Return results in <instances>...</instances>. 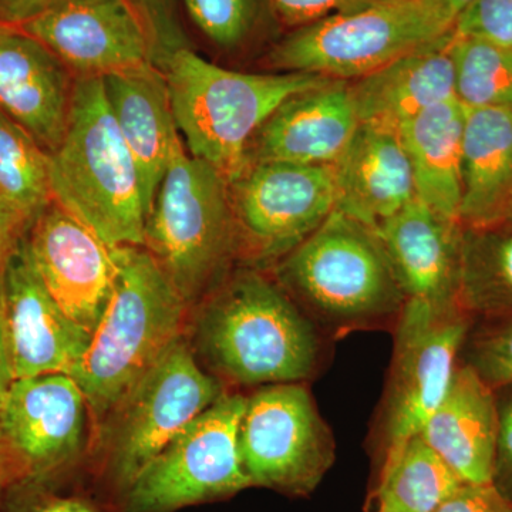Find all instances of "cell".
<instances>
[{
  "mask_svg": "<svg viewBox=\"0 0 512 512\" xmlns=\"http://www.w3.org/2000/svg\"><path fill=\"white\" fill-rule=\"evenodd\" d=\"M192 352L222 384L303 383L315 375L320 330L261 269L229 272L194 308Z\"/></svg>",
  "mask_w": 512,
  "mask_h": 512,
  "instance_id": "1",
  "label": "cell"
},
{
  "mask_svg": "<svg viewBox=\"0 0 512 512\" xmlns=\"http://www.w3.org/2000/svg\"><path fill=\"white\" fill-rule=\"evenodd\" d=\"M275 279L316 328L393 330L407 299L373 228L338 210L275 264Z\"/></svg>",
  "mask_w": 512,
  "mask_h": 512,
  "instance_id": "2",
  "label": "cell"
},
{
  "mask_svg": "<svg viewBox=\"0 0 512 512\" xmlns=\"http://www.w3.org/2000/svg\"><path fill=\"white\" fill-rule=\"evenodd\" d=\"M113 255L109 303L72 375L99 421L185 336L191 316L146 247L113 248Z\"/></svg>",
  "mask_w": 512,
  "mask_h": 512,
  "instance_id": "3",
  "label": "cell"
},
{
  "mask_svg": "<svg viewBox=\"0 0 512 512\" xmlns=\"http://www.w3.org/2000/svg\"><path fill=\"white\" fill-rule=\"evenodd\" d=\"M50 190L107 247H144L147 212L137 165L101 77H76L66 133L50 154Z\"/></svg>",
  "mask_w": 512,
  "mask_h": 512,
  "instance_id": "4",
  "label": "cell"
},
{
  "mask_svg": "<svg viewBox=\"0 0 512 512\" xmlns=\"http://www.w3.org/2000/svg\"><path fill=\"white\" fill-rule=\"evenodd\" d=\"M157 66L167 80L188 153L210 164L228 184L247 170L249 143L268 117L293 94L332 80L306 73L224 69L190 46L167 53Z\"/></svg>",
  "mask_w": 512,
  "mask_h": 512,
  "instance_id": "5",
  "label": "cell"
},
{
  "mask_svg": "<svg viewBox=\"0 0 512 512\" xmlns=\"http://www.w3.org/2000/svg\"><path fill=\"white\" fill-rule=\"evenodd\" d=\"M225 393L178 339L101 420L92 474L104 500L119 508L138 474Z\"/></svg>",
  "mask_w": 512,
  "mask_h": 512,
  "instance_id": "6",
  "label": "cell"
},
{
  "mask_svg": "<svg viewBox=\"0 0 512 512\" xmlns=\"http://www.w3.org/2000/svg\"><path fill=\"white\" fill-rule=\"evenodd\" d=\"M144 247L192 309L214 291L238 261L229 184L192 157L183 138L148 215Z\"/></svg>",
  "mask_w": 512,
  "mask_h": 512,
  "instance_id": "7",
  "label": "cell"
},
{
  "mask_svg": "<svg viewBox=\"0 0 512 512\" xmlns=\"http://www.w3.org/2000/svg\"><path fill=\"white\" fill-rule=\"evenodd\" d=\"M437 0H383L279 37L266 63L284 73L353 80L453 30Z\"/></svg>",
  "mask_w": 512,
  "mask_h": 512,
  "instance_id": "8",
  "label": "cell"
},
{
  "mask_svg": "<svg viewBox=\"0 0 512 512\" xmlns=\"http://www.w3.org/2000/svg\"><path fill=\"white\" fill-rule=\"evenodd\" d=\"M90 412L72 376L13 382L0 409V477L9 490L62 485L87 450Z\"/></svg>",
  "mask_w": 512,
  "mask_h": 512,
  "instance_id": "9",
  "label": "cell"
},
{
  "mask_svg": "<svg viewBox=\"0 0 512 512\" xmlns=\"http://www.w3.org/2000/svg\"><path fill=\"white\" fill-rule=\"evenodd\" d=\"M247 396L225 393L200 414L128 487L120 512H177L227 500L251 487L238 450Z\"/></svg>",
  "mask_w": 512,
  "mask_h": 512,
  "instance_id": "10",
  "label": "cell"
},
{
  "mask_svg": "<svg viewBox=\"0 0 512 512\" xmlns=\"http://www.w3.org/2000/svg\"><path fill=\"white\" fill-rule=\"evenodd\" d=\"M251 487L308 497L335 463L332 430L303 383L269 384L247 397L238 427Z\"/></svg>",
  "mask_w": 512,
  "mask_h": 512,
  "instance_id": "11",
  "label": "cell"
},
{
  "mask_svg": "<svg viewBox=\"0 0 512 512\" xmlns=\"http://www.w3.org/2000/svg\"><path fill=\"white\" fill-rule=\"evenodd\" d=\"M238 261L249 268L276 264L336 210L332 165L266 161L249 164L229 183Z\"/></svg>",
  "mask_w": 512,
  "mask_h": 512,
  "instance_id": "12",
  "label": "cell"
},
{
  "mask_svg": "<svg viewBox=\"0 0 512 512\" xmlns=\"http://www.w3.org/2000/svg\"><path fill=\"white\" fill-rule=\"evenodd\" d=\"M473 316L409 299L394 325L392 366L379 417L383 457L419 434L441 402Z\"/></svg>",
  "mask_w": 512,
  "mask_h": 512,
  "instance_id": "13",
  "label": "cell"
},
{
  "mask_svg": "<svg viewBox=\"0 0 512 512\" xmlns=\"http://www.w3.org/2000/svg\"><path fill=\"white\" fill-rule=\"evenodd\" d=\"M18 28L49 47L74 77L157 64L153 37L130 0H62Z\"/></svg>",
  "mask_w": 512,
  "mask_h": 512,
  "instance_id": "14",
  "label": "cell"
},
{
  "mask_svg": "<svg viewBox=\"0 0 512 512\" xmlns=\"http://www.w3.org/2000/svg\"><path fill=\"white\" fill-rule=\"evenodd\" d=\"M0 318L15 380L72 376L92 340L47 291L25 239L0 276Z\"/></svg>",
  "mask_w": 512,
  "mask_h": 512,
  "instance_id": "15",
  "label": "cell"
},
{
  "mask_svg": "<svg viewBox=\"0 0 512 512\" xmlns=\"http://www.w3.org/2000/svg\"><path fill=\"white\" fill-rule=\"evenodd\" d=\"M25 247L60 308L93 335L113 291V248L55 201L33 220Z\"/></svg>",
  "mask_w": 512,
  "mask_h": 512,
  "instance_id": "16",
  "label": "cell"
},
{
  "mask_svg": "<svg viewBox=\"0 0 512 512\" xmlns=\"http://www.w3.org/2000/svg\"><path fill=\"white\" fill-rule=\"evenodd\" d=\"M74 74L36 37L0 25V113L52 154L62 143Z\"/></svg>",
  "mask_w": 512,
  "mask_h": 512,
  "instance_id": "17",
  "label": "cell"
},
{
  "mask_svg": "<svg viewBox=\"0 0 512 512\" xmlns=\"http://www.w3.org/2000/svg\"><path fill=\"white\" fill-rule=\"evenodd\" d=\"M359 126L348 80H328L293 94L268 117L249 143L248 165L335 164Z\"/></svg>",
  "mask_w": 512,
  "mask_h": 512,
  "instance_id": "18",
  "label": "cell"
},
{
  "mask_svg": "<svg viewBox=\"0 0 512 512\" xmlns=\"http://www.w3.org/2000/svg\"><path fill=\"white\" fill-rule=\"evenodd\" d=\"M375 231L407 301L443 311L461 308L460 222L441 217L416 197Z\"/></svg>",
  "mask_w": 512,
  "mask_h": 512,
  "instance_id": "19",
  "label": "cell"
},
{
  "mask_svg": "<svg viewBox=\"0 0 512 512\" xmlns=\"http://www.w3.org/2000/svg\"><path fill=\"white\" fill-rule=\"evenodd\" d=\"M336 210L375 229L416 198L412 164L399 131L360 123L333 164Z\"/></svg>",
  "mask_w": 512,
  "mask_h": 512,
  "instance_id": "20",
  "label": "cell"
},
{
  "mask_svg": "<svg viewBox=\"0 0 512 512\" xmlns=\"http://www.w3.org/2000/svg\"><path fill=\"white\" fill-rule=\"evenodd\" d=\"M360 123L394 128L456 97L453 30L349 82Z\"/></svg>",
  "mask_w": 512,
  "mask_h": 512,
  "instance_id": "21",
  "label": "cell"
},
{
  "mask_svg": "<svg viewBox=\"0 0 512 512\" xmlns=\"http://www.w3.org/2000/svg\"><path fill=\"white\" fill-rule=\"evenodd\" d=\"M121 136L137 165L147 218L181 140L163 70L153 64L101 77Z\"/></svg>",
  "mask_w": 512,
  "mask_h": 512,
  "instance_id": "22",
  "label": "cell"
},
{
  "mask_svg": "<svg viewBox=\"0 0 512 512\" xmlns=\"http://www.w3.org/2000/svg\"><path fill=\"white\" fill-rule=\"evenodd\" d=\"M420 434L464 483H493L497 393L460 360Z\"/></svg>",
  "mask_w": 512,
  "mask_h": 512,
  "instance_id": "23",
  "label": "cell"
},
{
  "mask_svg": "<svg viewBox=\"0 0 512 512\" xmlns=\"http://www.w3.org/2000/svg\"><path fill=\"white\" fill-rule=\"evenodd\" d=\"M512 211V111L466 109L461 158L463 228L508 222Z\"/></svg>",
  "mask_w": 512,
  "mask_h": 512,
  "instance_id": "24",
  "label": "cell"
},
{
  "mask_svg": "<svg viewBox=\"0 0 512 512\" xmlns=\"http://www.w3.org/2000/svg\"><path fill=\"white\" fill-rule=\"evenodd\" d=\"M466 107L454 97L430 107L399 128L412 164L416 197L458 222Z\"/></svg>",
  "mask_w": 512,
  "mask_h": 512,
  "instance_id": "25",
  "label": "cell"
},
{
  "mask_svg": "<svg viewBox=\"0 0 512 512\" xmlns=\"http://www.w3.org/2000/svg\"><path fill=\"white\" fill-rule=\"evenodd\" d=\"M382 461L375 494L379 511L436 512L464 484L420 433Z\"/></svg>",
  "mask_w": 512,
  "mask_h": 512,
  "instance_id": "26",
  "label": "cell"
},
{
  "mask_svg": "<svg viewBox=\"0 0 512 512\" xmlns=\"http://www.w3.org/2000/svg\"><path fill=\"white\" fill-rule=\"evenodd\" d=\"M460 305L473 318L512 315V224L463 228Z\"/></svg>",
  "mask_w": 512,
  "mask_h": 512,
  "instance_id": "27",
  "label": "cell"
},
{
  "mask_svg": "<svg viewBox=\"0 0 512 512\" xmlns=\"http://www.w3.org/2000/svg\"><path fill=\"white\" fill-rule=\"evenodd\" d=\"M0 201L33 220L50 202V154L0 113Z\"/></svg>",
  "mask_w": 512,
  "mask_h": 512,
  "instance_id": "28",
  "label": "cell"
},
{
  "mask_svg": "<svg viewBox=\"0 0 512 512\" xmlns=\"http://www.w3.org/2000/svg\"><path fill=\"white\" fill-rule=\"evenodd\" d=\"M456 99L466 109L512 111V46L453 35Z\"/></svg>",
  "mask_w": 512,
  "mask_h": 512,
  "instance_id": "29",
  "label": "cell"
},
{
  "mask_svg": "<svg viewBox=\"0 0 512 512\" xmlns=\"http://www.w3.org/2000/svg\"><path fill=\"white\" fill-rule=\"evenodd\" d=\"M181 5L192 28L224 52L247 46L262 20H275L266 0H181Z\"/></svg>",
  "mask_w": 512,
  "mask_h": 512,
  "instance_id": "30",
  "label": "cell"
},
{
  "mask_svg": "<svg viewBox=\"0 0 512 512\" xmlns=\"http://www.w3.org/2000/svg\"><path fill=\"white\" fill-rule=\"evenodd\" d=\"M458 360L494 392L512 387V315L474 318Z\"/></svg>",
  "mask_w": 512,
  "mask_h": 512,
  "instance_id": "31",
  "label": "cell"
},
{
  "mask_svg": "<svg viewBox=\"0 0 512 512\" xmlns=\"http://www.w3.org/2000/svg\"><path fill=\"white\" fill-rule=\"evenodd\" d=\"M62 485H35L9 490L0 512H120L107 501L89 495L66 493Z\"/></svg>",
  "mask_w": 512,
  "mask_h": 512,
  "instance_id": "32",
  "label": "cell"
},
{
  "mask_svg": "<svg viewBox=\"0 0 512 512\" xmlns=\"http://www.w3.org/2000/svg\"><path fill=\"white\" fill-rule=\"evenodd\" d=\"M453 35L512 46V0H471L457 16Z\"/></svg>",
  "mask_w": 512,
  "mask_h": 512,
  "instance_id": "33",
  "label": "cell"
},
{
  "mask_svg": "<svg viewBox=\"0 0 512 512\" xmlns=\"http://www.w3.org/2000/svg\"><path fill=\"white\" fill-rule=\"evenodd\" d=\"M383 0H266L276 25L285 32L305 28L336 15L370 8Z\"/></svg>",
  "mask_w": 512,
  "mask_h": 512,
  "instance_id": "34",
  "label": "cell"
},
{
  "mask_svg": "<svg viewBox=\"0 0 512 512\" xmlns=\"http://www.w3.org/2000/svg\"><path fill=\"white\" fill-rule=\"evenodd\" d=\"M146 23L156 46V63L180 47L190 46L180 20L181 0H130Z\"/></svg>",
  "mask_w": 512,
  "mask_h": 512,
  "instance_id": "35",
  "label": "cell"
},
{
  "mask_svg": "<svg viewBox=\"0 0 512 512\" xmlns=\"http://www.w3.org/2000/svg\"><path fill=\"white\" fill-rule=\"evenodd\" d=\"M498 436L493 484L512 498V387L498 390Z\"/></svg>",
  "mask_w": 512,
  "mask_h": 512,
  "instance_id": "36",
  "label": "cell"
},
{
  "mask_svg": "<svg viewBox=\"0 0 512 512\" xmlns=\"http://www.w3.org/2000/svg\"><path fill=\"white\" fill-rule=\"evenodd\" d=\"M436 512H512V500L493 483H464Z\"/></svg>",
  "mask_w": 512,
  "mask_h": 512,
  "instance_id": "37",
  "label": "cell"
},
{
  "mask_svg": "<svg viewBox=\"0 0 512 512\" xmlns=\"http://www.w3.org/2000/svg\"><path fill=\"white\" fill-rule=\"evenodd\" d=\"M33 218L8 202L0 201V276L28 234Z\"/></svg>",
  "mask_w": 512,
  "mask_h": 512,
  "instance_id": "38",
  "label": "cell"
},
{
  "mask_svg": "<svg viewBox=\"0 0 512 512\" xmlns=\"http://www.w3.org/2000/svg\"><path fill=\"white\" fill-rule=\"evenodd\" d=\"M62 0H0V25L22 26Z\"/></svg>",
  "mask_w": 512,
  "mask_h": 512,
  "instance_id": "39",
  "label": "cell"
},
{
  "mask_svg": "<svg viewBox=\"0 0 512 512\" xmlns=\"http://www.w3.org/2000/svg\"><path fill=\"white\" fill-rule=\"evenodd\" d=\"M13 382H15V376H13L12 366H10L8 346H6L2 318H0V409L5 403Z\"/></svg>",
  "mask_w": 512,
  "mask_h": 512,
  "instance_id": "40",
  "label": "cell"
},
{
  "mask_svg": "<svg viewBox=\"0 0 512 512\" xmlns=\"http://www.w3.org/2000/svg\"><path fill=\"white\" fill-rule=\"evenodd\" d=\"M441 8L447 13L448 18L456 22L457 16L463 12L464 8L471 2V0H437Z\"/></svg>",
  "mask_w": 512,
  "mask_h": 512,
  "instance_id": "41",
  "label": "cell"
},
{
  "mask_svg": "<svg viewBox=\"0 0 512 512\" xmlns=\"http://www.w3.org/2000/svg\"><path fill=\"white\" fill-rule=\"evenodd\" d=\"M5 497H6L5 484H3L2 477H0V510H2L3 501H5Z\"/></svg>",
  "mask_w": 512,
  "mask_h": 512,
  "instance_id": "42",
  "label": "cell"
},
{
  "mask_svg": "<svg viewBox=\"0 0 512 512\" xmlns=\"http://www.w3.org/2000/svg\"><path fill=\"white\" fill-rule=\"evenodd\" d=\"M508 222H510V224H512V211H511V214H510V218H508Z\"/></svg>",
  "mask_w": 512,
  "mask_h": 512,
  "instance_id": "43",
  "label": "cell"
},
{
  "mask_svg": "<svg viewBox=\"0 0 512 512\" xmlns=\"http://www.w3.org/2000/svg\"><path fill=\"white\" fill-rule=\"evenodd\" d=\"M375 512H383V511L376 510Z\"/></svg>",
  "mask_w": 512,
  "mask_h": 512,
  "instance_id": "44",
  "label": "cell"
},
{
  "mask_svg": "<svg viewBox=\"0 0 512 512\" xmlns=\"http://www.w3.org/2000/svg\"><path fill=\"white\" fill-rule=\"evenodd\" d=\"M511 500H512V498H511Z\"/></svg>",
  "mask_w": 512,
  "mask_h": 512,
  "instance_id": "45",
  "label": "cell"
}]
</instances>
